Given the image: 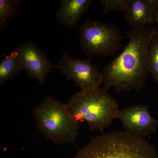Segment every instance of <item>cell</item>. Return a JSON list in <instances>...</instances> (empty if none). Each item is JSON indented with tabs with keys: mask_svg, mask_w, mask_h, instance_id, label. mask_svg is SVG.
Listing matches in <instances>:
<instances>
[{
	"mask_svg": "<svg viewBox=\"0 0 158 158\" xmlns=\"http://www.w3.org/2000/svg\"><path fill=\"white\" fill-rule=\"evenodd\" d=\"M158 33L154 26L129 31L127 45L103 69V87L107 90L113 88L118 93L133 89L140 92L149 73L148 47Z\"/></svg>",
	"mask_w": 158,
	"mask_h": 158,
	"instance_id": "6da1fadb",
	"label": "cell"
},
{
	"mask_svg": "<svg viewBox=\"0 0 158 158\" xmlns=\"http://www.w3.org/2000/svg\"><path fill=\"white\" fill-rule=\"evenodd\" d=\"M73 158H158V154L144 138L125 131L103 133L94 137Z\"/></svg>",
	"mask_w": 158,
	"mask_h": 158,
	"instance_id": "7a4b0ae2",
	"label": "cell"
},
{
	"mask_svg": "<svg viewBox=\"0 0 158 158\" xmlns=\"http://www.w3.org/2000/svg\"><path fill=\"white\" fill-rule=\"evenodd\" d=\"M32 116L38 130L55 144L74 143L79 135L81 122L69 106L53 95L44 98L33 109Z\"/></svg>",
	"mask_w": 158,
	"mask_h": 158,
	"instance_id": "3957f363",
	"label": "cell"
},
{
	"mask_svg": "<svg viewBox=\"0 0 158 158\" xmlns=\"http://www.w3.org/2000/svg\"><path fill=\"white\" fill-rule=\"evenodd\" d=\"M67 104L79 121H85L91 131L104 133L118 117V102L103 88L80 90L71 97Z\"/></svg>",
	"mask_w": 158,
	"mask_h": 158,
	"instance_id": "277c9868",
	"label": "cell"
},
{
	"mask_svg": "<svg viewBox=\"0 0 158 158\" xmlns=\"http://www.w3.org/2000/svg\"><path fill=\"white\" fill-rule=\"evenodd\" d=\"M79 42L89 58L113 56L122 46L121 33L116 26L88 19L79 29Z\"/></svg>",
	"mask_w": 158,
	"mask_h": 158,
	"instance_id": "5b68a950",
	"label": "cell"
},
{
	"mask_svg": "<svg viewBox=\"0 0 158 158\" xmlns=\"http://www.w3.org/2000/svg\"><path fill=\"white\" fill-rule=\"evenodd\" d=\"M56 68L67 79L73 80L82 91L96 90L103 85L102 73L92 64L90 58L73 59L64 52Z\"/></svg>",
	"mask_w": 158,
	"mask_h": 158,
	"instance_id": "8992f818",
	"label": "cell"
},
{
	"mask_svg": "<svg viewBox=\"0 0 158 158\" xmlns=\"http://www.w3.org/2000/svg\"><path fill=\"white\" fill-rule=\"evenodd\" d=\"M22 68L29 79H35L44 85L46 77L52 72L54 65L43 51L38 48L33 41H27L15 47Z\"/></svg>",
	"mask_w": 158,
	"mask_h": 158,
	"instance_id": "52a82bcc",
	"label": "cell"
},
{
	"mask_svg": "<svg viewBox=\"0 0 158 158\" xmlns=\"http://www.w3.org/2000/svg\"><path fill=\"white\" fill-rule=\"evenodd\" d=\"M147 105L137 104L119 110L117 118L126 131L133 135L144 138L154 134L158 127V120L151 116Z\"/></svg>",
	"mask_w": 158,
	"mask_h": 158,
	"instance_id": "ba28073f",
	"label": "cell"
},
{
	"mask_svg": "<svg viewBox=\"0 0 158 158\" xmlns=\"http://www.w3.org/2000/svg\"><path fill=\"white\" fill-rule=\"evenodd\" d=\"M123 14L125 21L132 28L152 25L157 19L158 0H129Z\"/></svg>",
	"mask_w": 158,
	"mask_h": 158,
	"instance_id": "9c48e42d",
	"label": "cell"
},
{
	"mask_svg": "<svg viewBox=\"0 0 158 158\" xmlns=\"http://www.w3.org/2000/svg\"><path fill=\"white\" fill-rule=\"evenodd\" d=\"M91 0H62L56 17L62 25L72 28L77 25L88 11Z\"/></svg>",
	"mask_w": 158,
	"mask_h": 158,
	"instance_id": "30bf717a",
	"label": "cell"
},
{
	"mask_svg": "<svg viewBox=\"0 0 158 158\" xmlns=\"http://www.w3.org/2000/svg\"><path fill=\"white\" fill-rule=\"evenodd\" d=\"M21 69V63L18 54L14 51L0 62V85L9 80H13Z\"/></svg>",
	"mask_w": 158,
	"mask_h": 158,
	"instance_id": "8fae6325",
	"label": "cell"
},
{
	"mask_svg": "<svg viewBox=\"0 0 158 158\" xmlns=\"http://www.w3.org/2000/svg\"><path fill=\"white\" fill-rule=\"evenodd\" d=\"M22 0H0V31L2 32L7 21L19 11Z\"/></svg>",
	"mask_w": 158,
	"mask_h": 158,
	"instance_id": "7c38bea8",
	"label": "cell"
},
{
	"mask_svg": "<svg viewBox=\"0 0 158 158\" xmlns=\"http://www.w3.org/2000/svg\"><path fill=\"white\" fill-rule=\"evenodd\" d=\"M149 73L158 84V33L150 44L148 51Z\"/></svg>",
	"mask_w": 158,
	"mask_h": 158,
	"instance_id": "4fadbf2b",
	"label": "cell"
},
{
	"mask_svg": "<svg viewBox=\"0 0 158 158\" xmlns=\"http://www.w3.org/2000/svg\"><path fill=\"white\" fill-rule=\"evenodd\" d=\"M98 2L102 4L104 14H106L116 10L124 12L127 8L129 0H99Z\"/></svg>",
	"mask_w": 158,
	"mask_h": 158,
	"instance_id": "5bb4252c",
	"label": "cell"
},
{
	"mask_svg": "<svg viewBox=\"0 0 158 158\" xmlns=\"http://www.w3.org/2000/svg\"><path fill=\"white\" fill-rule=\"evenodd\" d=\"M158 24V17H157V22H156Z\"/></svg>",
	"mask_w": 158,
	"mask_h": 158,
	"instance_id": "9a60e30c",
	"label": "cell"
}]
</instances>
